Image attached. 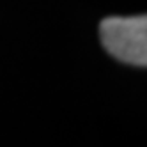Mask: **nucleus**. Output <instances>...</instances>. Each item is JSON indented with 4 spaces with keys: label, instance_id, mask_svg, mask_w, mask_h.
<instances>
[{
    "label": "nucleus",
    "instance_id": "f257e3e1",
    "mask_svg": "<svg viewBox=\"0 0 147 147\" xmlns=\"http://www.w3.org/2000/svg\"><path fill=\"white\" fill-rule=\"evenodd\" d=\"M103 46L110 55L126 64L147 66V18H105L99 25Z\"/></svg>",
    "mask_w": 147,
    "mask_h": 147
}]
</instances>
